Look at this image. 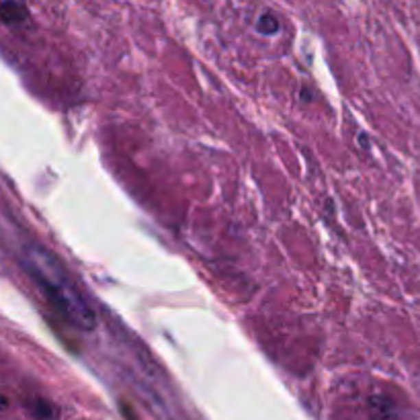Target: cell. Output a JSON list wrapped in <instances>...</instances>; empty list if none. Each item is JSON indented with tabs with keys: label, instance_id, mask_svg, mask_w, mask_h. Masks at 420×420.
I'll return each mask as SVG.
<instances>
[{
	"label": "cell",
	"instance_id": "obj_1",
	"mask_svg": "<svg viewBox=\"0 0 420 420\" xmlns=\"http://www.w3.org/2000/svg\"><path fill=\"white\" fill-rule=\"evenodd\" d=\"M25 267L37 285L43 289L45 297L51 305L76 328L95 330L97 314L91 310L86 299L80 295L78 287L70 279L68 271L60 263V259L43 246L29 244L25 246Z\"/></svg>",
	"mask_w": 420,
	"mask_h": 420
},
{
	"label": "cell",
	"instance_id": "obj_2",
	"mask_svg": "<svg viewBox=\"0 0 420 420\" xmlns=\"http://www.w3.org/2000/svg\"><path fill=\"white\" fill-rule=\"evenodd\" d=\"M29 16V10L25 8V4L16 2V0H6L0 4V19L6 25H19Z\"/></svg>",
	"mask_w": 420,
	"mask_h": 420
},
{
	"label": "cell",
	"instance_id": "obj_3",
	"mask_svg": "<svg viewBox=\"0 0 420 420\" xmlns=\"http://www.w3.org/2000/svg\"><path fill=\"white\" fill-rule=\"evenodd\" d=\"M29 410H31V415H33V419L37 420H58L60 417H58V410L49 404V402H45V400H33L31 402V406H29Z\"/></svg>",
	"mask_w": 420,
	"mask_h": 420
},
{
	"label": "cell",
	"instance_id": "obj_4",
	"mask_svg": "<svg viewBox=\"0 0 420 420\" xmlns=\"http://www.w3.org/2000/svg\"><path fill=\"white\" fill-rule=\"evenodd\" d=\"M257 31L263 35H275L279 33V19L273 12H263L257 21Z\"/></svg>",
	"mask_w": 420,
	"mask_h": 420
},
{
	"label": "cell",
	"instance_id": "obj_5",
	"mask_svg": "<svg viewBox=\"0 0 420 420\" xmlns=\"http://www.w3.org/2000/svg\"><path fill=\"white\" fill-rule=\"evenodd\" d=\"M301 101H307V103L312 101V93L307 89H301Z\"/></svg>",
	"mask_w": 420,
	"mask_h": 420
},
{
	"label": "cell",
	"instance_id": "obj_6",
	"mask_svg": "<svg viewBox=\"0 0 420 420\" xmlns=\"http://www.w3.org/2000/svg\"><path fill=\"white\" fill-rule=\"evenodd\" d=\"M8 408V400L4 396H0V412H4Z\"/></svg>",
	"mask_w": 420,
	"mask_h": 420
}]
</instances>
